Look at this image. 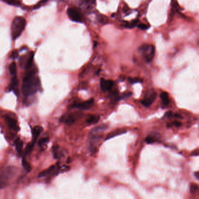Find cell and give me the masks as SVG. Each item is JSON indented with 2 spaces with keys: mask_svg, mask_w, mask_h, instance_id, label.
<instances>
[{
  "mask_svg": "<svg viewBox=\"0 0 199 199\" xmlns=\"http://www.w3.org/2000/svg\"><path fill=\"white\" fill-rule=\"evenodd\" d=\"M172 124L174 125V126H176V127H181V126H182V123H181L180 122L178 121V120L174 121V122L172 123Z\"/></svg>",
  "mask_w": 199,
  "mask_h": 199,
  "instance_id": "cell-33",
  "label": "cell"
},
{
  "mask_svg": "<svg viewBox=\"0 0 199 199\" xmlns=\"http://www.w3.org/2000/svg\"><path fill=\"white\" fill-rule=\"evenodd\" d=\"M14 146H15V150L17 151L18 154L21 155L22 154V149H23V143L22 140H21L19 138L16 139L14 142Z\"/></svg>",
  "mask_w": 199,
  "mask_h": 199,
  "instance_id": "cell-18",
  "label": "cell"
},
{
  "mask_svg": "<svg viewBox=\"0 0 199 199\" xmlns=\"http://www.w3.org/2000/svg\"><path fill=\"white\" fill-rule=\"evenodd\" d=\"M19 56V52L17 50H14L12 51L11 54V58L13 60H15L16 58H17Z\"/></svg>",
  "mask_w": 199,
  "mask_h": 199,
  "instance_id": "cell-30",
  "label": "cell"
},
{
  "mask_svg": "<svg viewBox=\"0 0 199 199\" xmlns=\"http://www.w3.org/2000/svg\"><path fill=\"white\" fill-rule=\"evenodd\" d=\"M174 113L172 111H168L165 113V116L168 118L174 117Z\"/></svg>",
  "mask_w": 199,
  "mask_h": 199,
  "instance_id": "cell-32",
  "label": "cell"
},
{
  "mask_svg": "<svg viewBox=\"0 0 199 199\" xmlns=\"http://www.w3.org/2000/svg\"><path fill=\"white\" fill-rule=\"evenodd\" d=\"M99 119H100L99 115H90L88 116L86 121L88 124H94L97 123L99 121Z\"/></svg>",
  "mask_w": 199,
  "mask_h": 199,
  "instance_id": "cell-19",
  "label": "cell"
},
{
  "mask_svg": "<svg viewBox=\"0 0 199 199\" xmlns=\"http://www.w3.org/2000/svg\"><path fill=\"white\" fill-rule=\"evenodd\" d=\"M194 175H195V176L198 179H199V171H197V172H195Z\"/></svg>",
  "mask_w": 199,
  "mask_h": 199,
  "instance_id": "cell-35",
  "label": "cell"
},
{
  "mask_svg": "<svg viewBox=\"0 0 199 199\" xmlns=\"http://www.w3.org/2000/svg\"><path fill=\"white\" fill-rule=\"evenodd\" d=\"M109 98L112 102H118L122 98V96L119 95V91H115L112 92L109 95Z\"/></svg>",
  "mask_w": 199,
  "mask_h": 199,
  "instance_id": "cell-20",
  "label": "cell"
},
{
  "mask_svg": "<svg viewBox=\"0 0 199 199\" xmlns=\"http://www.w3.org/2000/svg\"><path fill=\"white\" fill-rule=\"evenodd\" d=\"M22 165L23 168L25 169V170L26 171V172H30L31 171L32 169V167L30 165V164L26 160V159L25 158H22Z\"/></svg>",
  "mask_w": 199,
  "mask_h": 199,
  "instance_id": "cell-23",
  "label": "cell"
},
{
  "mask_svg": "<svg viewBox=\"0 0 199 199\" xmlns=\"http://www.w3.org/2000/svg\"><path fill=\"white\" fill-rule=\"evenodd\" d=\"M49 142V137H44L41 139L38 142V146L40 148H44L47 146L48 143Z\"/></svg>",
  "mask_w": 199,
  "mask_h": 199,
  "instance_id": "cell-25",
  "label": "cell"
},
{
  "mask_svg": "<svg viewBox=\"0 0 199 199\" xmlns=\"http://www.w3.org/2000/svg\"><path fill=\"white\" fill-rule=\"evenodd\" d=\"M139 51L147 63L153 61L155 56V47L151 44H144L139 48Z\"/></svg>",
  "mask_w": 199,
  "mask_h": 199,
  "instance_id": "cell-5",
  "label": "cell"
},
{
  "mask_svg": "<svg viewBox=\"0 0 199 199\" xmlns=\"http://www.w3.org/2000/svg\"><path fill=\"white\" fill-rule=\"evenodd\" d=\"M128 81L131 84H134L136 83H141L143 82V79L140 78H128Z\"/></svg>",
  "mask_w": 199,
  "mask_h": 199,
  "instance_id": "cell-27",
  "label": "cell"
},
{
  "mask_svg": "<svg viewBox=\"0 0 199 199\" xmlns=\"http://www.w3.org/2000/svg\"><path fill=\"white\" fill-rule=\"evenodd\" d=\"M4 120L9 129L15 131H18L19 127L18 126V123L14 118L9 115H5Z\"/></svg>",
  "mask_w": 199,
  "mask_h": 199,
  "instance_id": "cell-10",
  "label": "cell"
},
{
  "mask_svg": "<svg viewBox=\"0 0 199 199\" xmlns=\"http://www.w3.org/2000/svg\"><path fill=\"white\" fill-rule=\"evenodd\" d=\"M34 145L32 144L31 143H29L27 145V146H26V148L25 150V155H29L32 153L33 149L34 148Z\"/></svg>",
  "mask_w": 199,
  "mask_h": 199,
  "instance_id": "cell-26",
  "label": "cell"
},
{
  "mask_svg": "<svg viewBox=\"0 0 199 199\" xmlns=\"http://www.w3.org/2000/svg\"><path fill=\"white\" fill-rule=\"evenodd\" d=\"M160 138L159 133H151L146 138V142L147 144H152L158 141Z\"/></svg>",
  "mask_w": 199,
  "mask_h": 199,
  "instance_id": "cell-16",
  "label": "cell"
},
{
  "mask_svg": "<svg viewBox=\"0 0 199 199\" xmlns=\"http://www.w3.org/2000/svg\"><path fill=\"white\" fill-rule=\"evenodd\" d=\"M114 85V82L111 79H106L101 78L100 81L101 89L103 92L110 91Z\"/></svg>",
  "mask_w": 199,
  "mask_h": 199,
  "instance_id": "cell-11",
  "label": "cell"
},
{
  "mask_svg": "<svg viewBox=\"0 0 199 199\" xmlns=\"http://www.w3.org/2000/svg\"><path fill=\"white\" fill-rule=\"evenodd\" d=\"M30 56V53L27 54H25L19 58V65L20 67H26V65L27 63V61L29 60Z\"/></svg>",
  "mask_w": 199,
  "mask_h": 199,
  "instance_id": "cell-21",
  "label": "cell"
},
{
  "mask_svg": "<svg viewBox=\"0 0 199 199\" xmlns=\"http://www.w3.org/2000/svg\"><path fill=\"white\" fill-rule=\"evenodd\" d=\"M127 132V130L124 129H116L114 131L109 133L107 136L106 137V139H105V141H107L109 139H111L115 137H116L117 136H119V135H121V134H124Z\"/></svg>",
  "mask_w": 199,
  "mask_h": 199,
  "instance_id": "cell-15",
  "label": "cell"
},
{
  "mask_svg": "<svg viewBox=\"0 0 199 199\" xmlns=\"http://www.w3.org/2000/svg\"><path fill=\"white\" fill-rule=\"evenodd\" d=\"M36 74V71L32 67L27 70L21 88L22 93L25 96H30L41 89L40 79Z\"/></svg>",
  "mask_w": 199,
  "mask_h": 199,
  "instance_id": "cell-1",
  "label": "cell"
},
{
  "mask_svg": "<svg viewBox=\"0 0 199 199\" xmlns=\"http://www.w3.org/2000/svg\"><path fill=\"white\" fill-rule=\"evenodd\" d=\"M51 152L54 159H59L62 156V153L60 150V147L58 145L55 144L54 146H53V147H52Z\"/></svg>",
  "mask_w": 199,
  "mask_h": 199,
  "instance_id": "cell-17",
  "label": "cell"
},
{
  "mask_svg": "<svg viewBox=\"0 0 199 199\" xmlns=\"http://www.w3.org/2000/svg\"><path fill=\"white\" fill-rule=\"evenodd\" d=\"M58 167V164L50 166L47 169H46L41 171V172H40L39 174L38 175V178H43V177L47 176L48 175H50L51 173L54 172V171Z\"/></svg>",
  "mask_w": 199,
  "mask_h": 199,
  "instance_id": "cell-14",
  "label": "cell"
},
{
  "mask_svg": "<svg viewBox=\"0 0 199 199\" xmlns=\"http://www.w3.org/2000/svg\"><path fill=\"white\" fill-rule=\"evenodd\" d=\"M108 127V125L102 124L94 127L89 133L88 148L91 154H94L97 151V147L103 139V133Z\"/></svg>",
  "mask_w": 199,
  "mask_h": 199,
  "instance_id": "cell-2",
  "label": "cell"
},
{
  "mask_svg": "<svg viewBox=\"0 0 199 199\" xmlns=\"http://www.w3.org/2000/svg\"><path fill=\"white\" fill-rule=\"evenodd\" d=\"M67 13L69 18L74 22L81 23L83 22L84 17L80 11L77 8L70 7L67 9Z\"/></svg>",
  "mask_w": 199,
  "mask_h": 199,
  "instance_id": "cell-6",
  "label": "cell"
},
{
  "mask_svg": "<svg viewBox=\"0 0 199 199\" xmlns=\"http://www.w3.org/2000/svg\"><path fill=\"white\" fill-rule=\"evenodd\" d=\"M160 97L164 105L167 106L169 104L170 101L169 98V94L167 92H162L160 95Z\"/></svg>",
  "mask_w": 199,
  "mask_h": 199,
  "instance_id": "cell-22",
  "label": "cell"
},
{
  "mask_svg": "<svg viewBox=\"0 0 199 199\" xmlns=\"http://www.w3.org/2000/svg\"><path fill=\"white\" fill-rule=\"evenodd\" d=\"M174 117L175 118H176V119H180V118H182V116L180 115V114H178V113H174Z\"/></svg>",
  "mask_w": 199,
  "mask_h": 199,
  "instance_id": "cell-34",
  "label": "cell"
},
{
  "mask_svg": "<svg viewBox=\"0 0 199 199\" xmlns=\"http://www.w3.org/2000/svg\"><path fill=\"white\" fill-rule=\"evenodd\" d=\"M4 1L9 5H14V6H19L20 3L18 0H4Z\"/></svg>",
  "mask_w": 199,
  "mask_h": 199,
  "instance_id": "cell-28",
  "label": "cell"
},
{
  "mask_svg": "<svg viewBox=\"0 0 199 199\" xmlns=\"http://www.w3.org/2000/svg\"><path fill=\"white\" fill-rule=\"evenodd\" d=\"M26 26V20L22 16H16L11 25V36L13 40H16L20 36Z\"/></svg>",
  "mask_w": 199,
  "mask_h": 199,
  "instance_id": "cell-4",
  "label": "cell"
},
{
  "mask_svg": "<svg viewBox=\"0 0 199 199\" xmlns=\"http://www.w3.org/2000/svg\"><path fill=\"white\" fill-rule=\"evenodd\" d=\"M79 114H76L75 113L65 114L61 116L60 119V122L62 123L71 125L75 122L77 118L79 117Z\"/></svg>",
  "mask_w": 199,
  "mask_h": 199,
  "instance_id": "cell-9",
  "label": "cell"
},
{
  "mask_svg": "<svg viewBox=\"0 0 199 199\" xmlns=\"http://www.w3.org/2000/svg\"><path fill=\"white\" fill-rule=\"evenodd\" d=\"M94 105V99L91 98L83 102H74L71 105V108H77L82 110H86L91 109Z\"/></svg>",
  "mask_w": 199,
  "mask_h": 199,
  "instance_id": "cell-8",
  "label": "cell"
},
{
  "mask_svg": "<svg viewBox=\"0 0 199 199\" xmlns=\"http://www.w3.org/2000/svg\"><path fill=\"white\" fill-rule=\"evenodd\" d=\"M157 96V94L156 92L153 90L149 91L147 92L144 99L141 101V103L145 107H150L154 102Z\"/></svg>",
  "mask_w": 199,
  "mask_h": 199,
  "instance_id": "cell-7",
  "label": "cell"
},
{
  "mask_svg": "<svg viewBox=\"0 0 199 199\" xmlns=\"http://www.w3.org/2000/svg\"><path fill=\"white\" fill-rule=\"evenodd\" d=\"M43 131V127L40 126H36L34 127L32 129V140L31 141V143L35 145L37 139L40 136V133Z\"/></svg>",
  "mask_w": 199,
  "mask_h": 199,
  "instance_id": "cell-13",
  "label": "cell"
},
{
  "mask_svg": "<svg viewBox=\"0 0 199 199\" xmlns=\"http://www.w3.org/2000/svg\"><path fill=\"white\" fill-rule=\"evenodd\" d=\"M9 71L12 76H15L16 74V64L15 62H12L9 66Z\"/></svg>",
  "mask_w": 199,
  "mask_h": 199,
  "instance_id": "cell-24",
  "label": "cell"
},
{
  "mask_svg": "<svg viewBox=\"0 0 199 199\" xmlns=\"http://www.w3.org/2000/svg\"><path fill=\"white\" fill-rule=\"evenodd\" d=\"M199 190V186L195 184H191L190 186V192L194 193Z\"/></svg>",
  "mask_w": 199,
  "mask_h": 199,
  "instance_id": "cell-29",
  "label": "cell"
},
{
  "mask_svg": "<svg viewBox=\"0 0 199 199\" xmlns=\"http://www.w3.org/2000/svg\"><path fill=\"white\" fill-rule=\"evenodd\" d=\"M18 172V168L15 167H8L5 168L1 172L0 176V186L1 189L6 187L16 175Z\"/></svg>",
  "mask_w": 199,
  "mask_h": 199,
  "instance_id": "cell-3",
  "label": "cell"
},
{
  "mask_svg": "<svg viewBox=\"0 0 199 199\" xmlns=\"http://www.w3.org/2000/svg\"><path fill=\"white\" fill-rule=\"evenodd\" d=\"M18 86H19V81L17 78L16 75L12 76L11 79L10 84L9 86V91H13L14 94L18 96Z\"/></svg>",
  "mask_w": 199,
  "mask_h": 199,
  "instance_id": "cell-12",
  "label": "cell"
},
{
  "mask_svg": "<svg viewBox=\"0 0 199 199\" xmlns=\"http://www.w3.org/2000/svg\"><path fill=\"white\" fill-rule=\"evenodd\" d=\"M137 27L142 30H147L150 27V26L144 23H140L139 25H137Z\"/></svg>",
  "mask_w": 199,
  "mask_h": 199,
  "instance_id": "cell-31",
  "label": "cell"
}]
</instances>
